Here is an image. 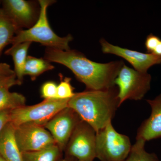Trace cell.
<instances>
[{
	"instance_id": "6da1fadb",
	"label": "cell",
	"mask_w": 161,
	"mask_h": 161,
	"mask_svg": "<svg viewBox=\"0 0 161 161\" xmlns=\"http://www.w3.org/2000/svg\"><path fill=\"white\" fill-rule=\"evenodd\" d=\"M44 58L69 69L86 90L107 89L115 86L114 80L125 64L122 60L106 63L94 62L76 50L47 47Z\"/></svg>"
},
{
	"instance_id": "7a4b0ae2",
	"label": "cell",
	"mask_w": 161,
	"mask_h": 161,
	"mask_svg": "<svg viewBox=\"0 0 161 161\" xmlns=\"http://www.w3.org/2000/svg\"><path fill=\"white\" fill-rule=\"evenodd\" d=\"M118 93L115 86L107 89L86 90L75 93L68 107L97 132L112 122L119 107Z\"/></svg>"
},
{
	"instance_id": "3957f363",
	"label": "cell",
	"mask_w": 161,
	"mask_h": 161,
	"mask_svg": "<svg viewBox=\"0 0 161 161\" xmlns=\"http://www.w3.org/2000/svg\"><path fill=\"white\" fill-rule=\"evenodd\" d=\"M40 14L37 21L29 29L21 30L17 33L12 41V45L25 42H37L48 48L67 50L73 40L69 34L61 37L52 29L48 22L47 8L54 3L51 0H39Z\"/></svg>"
},
{
	"instance_id": "277c9868",
	"label": "cell",
	"mask_w": 161,
	"mask_h": 161,
	"mask_svg": "<svg viewBox=\"0 0 161 161\" xmlns=\"http://www.w3.org/2000/svg\"><path fill=\"white\" fill-rule=\"evenodd\" d=\"M132 147L130 138L117 132L112 122L96 132V158L101 161H125Z\"/></svg>"
},
{
	"instance_id": "5b68a950",
	"label": "cell",
	"mask_w": 161,
	"mask_h": 161,
	"mask_svg": "<svg viewBox=\"0 0 161 161\" xmlns=\"http://www.w3.org/2000/svg\"><path fill=\"white\" fill-rule=\"evenodd\" d=\"M69 99H44L40 103L26 106L10 112V122L15 127L24 124L44 126L53 116L68 107Z\"/></svg>"
},
{
	"instance_id": "8992f818",
	"label": "cell",
	"mask_w": 161,
	"mask_h": 161,
	"mask_svg": "<svg viewBox=\"0 0 161 161\" xmlns=\"http://www.w3.org/2000/svg\"><path fill=\"white\" fill-rule=\"evenodd\" d=\"M151 76L148 73H142L124 64L114 80L118 90L119 106L125 101L140 100L150 90Z\"/></svg>"
},
{
	"instance_id": "52a82bcc",
	"label": "cell",
	"mask_w": 161,
	"mask_h": 161,
	"mask_svg": "<svg viewBox=\"0 0 161 161\" xmlns=\"http://www.w3.org/2000/svg\"><path fill=\"white\" fill-rule=\"evenodd\" d=\"M73 161H94L96 158V132L81 120L75 128L64 151Z\"/></svg>"
},
{
	"instance_id": "ba28073f",
	"label": "cell",
	"mask_w": 161,
	"mask_h": 161,
	"mask_svg": "<svg viewBox=\"0 0 161 161\" xmlns=\"http://www.w3.org/2000/svg\"><path fill=\"white\" fill-rule=\"evenodd\" d=\"M15 128L16 140L22 153L38 151L56 144L51 134L43 126L28 123Z\"/></svg>"
},
{
	"instance_id": "9c48e42d",
	"label": "cell",
	"mask_w": 161,
	"mask_h": 161,
	"mask_svg": "<svg viewBox=\"0 0 161 161\" xmlns=\"http://www.w3.org/2000/svg\"><path fill=\"white\" fill-rule=\"evenodd\" d=\"M81 120L76 112L68 107L57 113L44 127L51 134L62 152L65 150L75 128Z\"/></svg>"
},
{
	"instance_id": "30bf717a",
	"label": "cell",
	"mask_w": 161,
	"mask_h": 161,
	"mask_svg": "<svg viewBox=\"0 0 161 161\" xmlns=\"http://www.w3.org/2000/svg\"><path fill=\"white\" fill-rule=\"evenodd\" d=\"M2 3V8L20 30L23 28L29 29L37 21L40 7L34 2L26 0H4Z\"/></svg>"
},
{
	"instance_id": "8fae6325",
	"label": "cell",
	"mask_w": 161,
	"mask_h": 161,
	"mask_svg": "<svg viewBox=\"0 0 161 161\" xmlns=\"http://www.w3.org/2000/svg\"><path fill=\"white\" fill-rule=\"evenodd\" d=\"M100 43L103 53L115 55L124 58L133 67L134 69L138 71L148 73L147 71L150 67L161 64V57L159 56L115 46L103 38L100 40Z\"/></svg>"
},
{
	"instance_id": "7c38bea8",
	"label": "cell",
	"mask_w": 161,
	"mask_h": 161,
	"mask_svg": "<svg viewBox=\"0 0 161 161\" xmlns=\"http://www.w3.org/2000/svg\"><path fill=\"white\" fill-rule=\"evenodd\" d=\"M147 102L151 107V114L141 125L136 136V140L146 142L161 137V94Z\"/></svg>"
},
{
	"instance_id": "4fadbf2b",
	"label": "cell",
	"mask_w": 161,
	"mask_h": 161,
	"mask_svg": "<svg viewBox=\"0 0 161 161\" xmlns=\"http://www.w3.org/2000/svg\"><path fill=\"white\" fill-rule=\"evenodd\" d=\"M15 126L9 122L0 134V156L6 161H23L15 136Z\"/></svg>"
},
{
	"instance_id": "5bb4252c",
	"label": "cell",
	"mask_w": 161,
	"mask_h": 161,
	"mask_svg": "<svg viewBox=\"0 0 161 161\" xmlns=\"http://www.w3.org/2000/svg\"><path fill=\"white\" fill-rule=\"evenodd\" d=\"M31 42H25L12 45L5 52V54L11 56L14 64L15 75L18 80L23 82L24 70L27 58V53Z\"/></svg>"
},
{
	"instance_id": "9a60e30c",
	"label": "cell",
	"mask_w": 161,
	"mask_h": 161,
	"mask_svg": "<svg viewBox=\"0 0 161 161\" xmlns=\"http://www.w3.org/2000/svg\"><path fill=\"white\" fill-rule=\"evenodd\" d=\"M20 31L17 25L0 7V54L8 44H11L13 39Z\"/></svg>"
},
{
	"instance_id": "2e32d148",
	"label": "cell",
	"mask_w": 161,
	"mask_h": 161,
	"mask_svg": "<svg viewBox=\"0 0 161 161\" xmlns=\"http://www.w3.org/2000/svg\"><path fill=\"white\" fill-rule=\"evenodd\" d=\"M10 87L0 89V111H12L26 105V98L17 92L9 91Z\"/></svg>"
},
{
	"instance_id": "e0dca14e",
	"label": "cell",
	"mask_w": 161,
	"mask_h": 161,
	"mask_svg": "<svg viewBox=\"0 0 161 161\" xmlns=\"http://www.w3.org/2000/svg\"><path fill=\"white\" fill-rule=\"evenodd\" d=\"M54 69L53 65L45 58L28 56L24 67V75L29 76L34 80L43 73Z\"/></svg>"
},
{
	"instance_id": "ac0fdd59",
	"label": "cell",
	"mask_w": 161,
	"mask_h": 161,
	"mask_svg": "<svg viewBox=\"0 0 161 161\" xmlns=\"http://www.w3.org/2000/svg\"><path fill=\"white\" fill-rule=\"evenodd\" d=\"M62 151L57 144L42 150L23 153V161H58Z\"/></svg>"
},
{
	"instance_id": "d6986e66",
	"label": "cell",
	"mask_w": 161,
	"mask_h": 161,
	"mask_svg": "<svg viewBox=\"0 0 161 161\" xmlns=\"http://www.w3.org/2000/svg\"><path fill=\"white\" fill-rule=\"evenodd\" d=\"M146 142L143 140H136L125 161H160L155 153L146 151L145 148Z\"/></svg>"
},
{
	"instance_id": "ffe728a7",
	"label": "cell",
	"mask_w": 161,
	"mask_h": 161,
	"mask_svg": "<svg viewBox=\"0 0 161 161\" xmlns=\"http://www.w3.org/2000/svg\"><path fill=\"white\" fill-rule=\"evenodd\" d=\"M71 78L65 77L61 79L57 87V98L70 99L75 95L74 88L71 84Z\"/></svg>"
},
{
	"instance_id": "44dd1931",
	"label": "cell",
	"mask_w": 161,
	"mask_h": 161,
	"mask_svg": "<svg viewBox=\"0 0 161 161\" xmlns=\"http://www.w3.org/2000/svg\"><path fill=\"white\" fill-rule=\"evenodd\" d=\"M58 85L53 81H48L42 85L40 89L42 98L44 99L57 98Z\"/></svg>"
},
{
	"instance_id": "7402d4cb",
	"label": "cell",
	"mask_w": 161,
	"mask_h": 161,
	"mask_svg": "<svg viewBox=\"0 0 161 161\" xmlns=\"http://www.w3.org/2000/svg\"><path fill=\"white\" fill-rule=\"evenodd\" d=\"M161 40L159 37L153 34L148 35L145 43L147 53L152 54Z\"/></svg>"
},
{
	"instance_id": "603a6c76",
	"label": "cell",
	"mask_w": 161,
	"mask_h": 161,
	"mask_svg": "<svg viewBox=\"0 0 161 161\" xmlns=\"http://www.w3.org/2000/svg\"><path fill=\"white\" fill-rule=\"evenodd\" d=\"M22 82L18 80L15 75L8 76H0V89L4 87L20 85Z\"/></svg>"
},
{
	"instance_id": "cb8c5ba5",
	"label": "cell",
	"mask_w": 161,
	"mask_h": 161,
	"mask_svg": "<svg viewBox=\"0 0 161 161\" xmlns=\"http://www.w3.org/2000/svg\"><path fill=\"white\" fill-rule=\"evenodd\" d=\"M10 111H0V134L5 126L10 121Z\"/></svg>"
},
{
	"instance_id": "d4e9b609",
	"label": "cell",
	"mask_w": 161,
	"mask_h": 161,
	"mask_svg": "<svg viewBox=\"0 0 161 161\" xmlns=\"http://www.w3.org/2000/svg\"><path fill=\"white\" fill-rule=\"evenodd\" d=\"M15 75L14 70L10 65L5 63H0V76H8Z\"/></svg>"
},
{
	"instance_id": "484cf974",
	"label": "cell",
	"mask_w": 161,
	"mask_h": 161,
	"mask_svg": "<svg viewBox=\"0 0 161 161\" xmlns=\"http://www.w3.org/2000/svg\"><path fill=\"white\" fill-rule=\"evenodd\" d=\"M152 54L156 55V56L161 57V40L158 44L154 50L153 51Z\"/></svg>"
},
{
	"instance_id": "4316f807",
	"label": "cell",
	"mask_w": 161,
	"mask_h": 161,
	"mask_svg": "<svg viewBox=\"0 0 161 161\" xmlns=\"http://www.w3.org/2000/svg\"><path fill=\"white\" fill-rule=\"evenodd\" d=\"M58 161H68L66 158L61 159H59Z\"/></svg>"
},
{
	"instance_id": "83f0119b",
	"label": "cell",
	"mask_w": 161,
	"mask_h": 161,
	"mask_svg": "<svg viewBox=\"0 0 161 161\" xmlns=\"http://www.w3.org/2000/svg\"><path fill=\"white\" fill-rule=\"evenodd\" d=\"M0 161H6L4 159H3L2 157L0 156Z\"/></svg>"
},
{
	"instance_id": "f1b7e54d",
	"label": "cell",
	"mask_w": 161,
	"mask_h": 161,
	"mask_svg": "<svg viewBox=\"0 0 161 161\" xmlns=\"http://www.w3.org/2000/svg\"><path fill=\"white\" fill-rule=\"evenodd\" d=\"M66 159H67V160L68 161H73L70 160L69 159H67V158H66Z\"/></svg>"
},
{
	"instance_id": "f546056e",
	"label": "cell",
	"mask_w": 161,
	"mask_h": 161,
	"mask_svg": "<svg viewBox=\"0 0 161 161\" xmlns=\"http://www.w3.org/2000/svg\"><path fill=\"white\" fill-rule=\"evenodd\" d=\"M0 3H1V2H0Z\"/></svg>"
}]
</instances>
